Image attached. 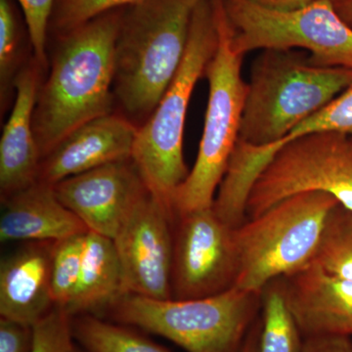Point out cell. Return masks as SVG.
<instances>
[{"instance_id":"6da1fadb","label":"cell","mask_w":352,"mask_h":352,"mask_svg":"<svg viewBox=\"0 0 352 352\" xmlns=\"http://www.w3.org/2000/svg\"><path fill=\"white\" fill-rule=\"evenodd\" d=\"M124 9L58 36L50 76L39 85L34 111L41 160L78 126L113 113L115 46Z\"/></svg>"},{"instance_id":"7a4b0ae2","label":"cell","mask_w":352,"mask_h":352,"mask_svg":"<svg viewBox=\"0 0 352 352\" xmlns=\"http://www.w3.org/2000/svg\"><path fill=\"white\" fill-rule=\"evenodd\" d=\"M195 6L192 0H143L124 9L113 91L127 119L145 122L168 91L186 53Z\"/></svg>"},{"instance_id":"3957f363","label":"cell","mask_w":352,"mask_h":352,"mask_svg":"<svg viewBox=\"0 0 352 352\" xmlns=\"http://www.w3.org/2000/svg\"><path fill=\"white\" fill-rule=\"evenodd\" d=\"M352 87V69L317 66L305 51L266 50L252 63L240 140L270 146Z\"/></svg>"},{"instance_id":"277c9868","label":"cell","mask_w":352,"mask_h":352,"mask_svg":"<svg viewBox=\"0 0 352 352\" xmlns=\"http://www.w3.org/2000/svg\"><path fill=\"white\" fill-rule=\"evenodd\" d=\"M217 41L212 0H200L192 12L188 43L179 71L154 112L138 126L132 162L149 191L170 208L176 190L189 175L183 135L190 98L214 56Z\"/></svg>"},{"instance_id":"5b68a950","label":"cell","mask_w":352,"mask_h":352,"mask_svg":"<svg viewBox=\"0 0 352 352\" xmlns=\"http://www.w3.org/2000/svg\"><path fill=\"white\" fill-rule=\"evenodd\" d=\"M340 205L320 192L298 194L234 228L236 288L261 293L271 282L314 263L330 212Z\"/></svg>"},{"instance_id":"8992f818","label":"cell","mask_w":352,"mask_h":352,"mask_svg":"<svg viewBox=\"0 0 352 352\" xmlns=\"http://www.w3.org/2000/svg\"><path fill=\"white\" fill-rule=\"evenodd\" d=\"M217 21V50L206 69L208 101L194 168L173 198L175 217L212 208L215 194L239 140L247 82L243 57L234 50L230 27L220 0H212Z\"/></svg>"},{"instance_id":"52a82bcc","label":"cell","mask_w":352,"mask_h":352,"mask_svg":"<svg viewBox=\"0 0 352 352\" xmlns=\"http://www.w3.org/2000/svg\"><path fill=\"white\" fill-rule=\"evenodd\" d=\"M261 293L233 287L194 300L126 295L112 308L116 319L157 333L187 352H240Z\"/></svg>"},{"instance_id":"ba28073f","label":"cell","mask_w":352,"mask_h":352,"mask_svg":"<svg viewBox=\"0 0 352 352\" xmlns=\"http://www.w3.org/2000/svg\"><path fill=\"white\" fill-rule=\"evenodd\" d=\"M230 27L234 50H302L317 66L352 69V28L332 0L278 10L251 0H220Z\"/></svg>"},{"instance_id":"9c48e42d","label":"cell","mask_w":352,"mask_h":352,"mask_svg":"<svg viewBox=\"0 0 352 352\" xmlns=\"http://www.w3.org/2000/svg\"><path fill=\"white\" fill-rule=\"evenodd\" d=\"M309 192L329 194L352 210V136L316 131L285 143L252 185L247 219Z\"/></svg>"},{"instance_id":"30bf717a","label":"cell","mask_w":352,"mask_h":352,"mask_svg":"<svg viewBox=\"0 0 352 352\" xmlns=\"http://www.w3.org/2000/svg\"><path fill=\"white\" fill-rule=\"evenodd\" d=\"M176 219L173 298H208L233 288L239 271L234 228L222 221L212 207Z\"/></svg>"},{"instance_id":"8fae6325","label":"cell","mask_w":352,"mask_h":352,"mask_svg":"<svg viewBox=\"0 0 352 352\" xmlns=\"http://www.w3.org/2000/svg\"><path fill=\"white\" fill-rule=\"evenodd\" d=\"M173 208L147 191L124 220L113 244L119 254L126 295L173 298L175 234Z\"/></svg>"},{"instance_id":"7c38bea8","label":"cell","mask_w":352,"mask_h":352,"mask_svg":"<svg viewBox=\"0 0 352 352\" xmlns=\"http://www.w3.org/2000/svg\"><path fill=\"white\" fill-rule=\"evenodd\" d=\"M53 188L59 201L82 220L88 231L112 240L149 191L131 159L72 176Z\"/></svg>"},{"instance_id":"4fadbf2b","label":"cell","mask_w":352,"mask_h":352,"mask_svg":"<svg viewBox=\"0 0 352 352\" xmlns=\"http://www.w3.org/2000/svg\"><path fill=\"white\" fill-rule=\"evenodd\" d=\"M138 126L109 113L72 131L39 164L38 182L56 183L115 162L131 160Z\"/></svg>"},{"instance_id":"5bb4252c","label":"cell","mask_w":352,"mask_h":352,"mask_svg":"<svg viewBox=\"0 0 352 352\" xmlns=\"http://www.w3.org/2000/svg\"><path fill=\"white\" fill-rule=\"evenodd\" d=\"M300 333L352 335V281L335 276L318 264L278 279Z\"/></svg>"},{"instance_id":"9a60e30c","label":"cell","mask_w":352,"mask_h":352,"mask_svg":"<svg viewBox=\"0 0 352 352\" xmlns=\"http://www.w3.org/2000/svg\"><path fill=\"white\" fill-rule=\"evenodd\" d=\"M36 61L20 69L14 82L12 111L0 139L1 200L38 182L41 157L34 131V111L39 87Z\"/></svg>"},{"instance_id":"2e32d148","label":"cell","mask_w":352,"mask_h":352,"mask_svg":"<svg viewBox=\"0 0 352 352\" xmlns=\"http://www.w3.org/2000/svg\"><path fill=\"white\" fill-rule=\"evenodd\" d=\"M52 244L29 243L2 258L1 318L32 327L55 307L50 277Z\"/></svg>"},{"instance_id":"e0dca14e","label":"cell","mask_w":352,"mask_h":352,"mask_svg":"<svg viewBox=\"0 0 352 352\" xmlns=\"http://www.w3.org/2000/svg\"><path fill=\"white\" fill-rule=\"evenodd\" d=\"M1 201L2 243H56L88 231L82 220L59 201L52 185L38 182Z\"/></svg>"},{"instance_id":"ac0fdd59","label":"cell","mask_w":352,"mask_h":352,"mask_svg":"<svg viewBox=\"0 0 352 352\" xmlns=\"http://www.w3.org/2000/svg\"><path fill=\"white\" fill-rule=\"evenodd\" d=\"M124 296L122 264L113 241L87 231L80 284L66 311L69 315L90 314L112 309Z\"/></svg>"},{"instance_id":"d6986e66","label":"cell","mask_w":352,"mask_h":352,"mask_svg":"<svg viewBox=\"0 0 352 352\" xmlns=\"http://www.w3.org/2000/svg\"><path fill=\"white\" fill-rule=\"evenodd\" d=\"M261 305L263 324L259 352H302L300 329L287 305L278 279L261 292Z\"/></svg>"},{"instance_id":"ffe728a7","label":"cell","mask_w":352,"mask_h":352,"mask_svg":"<svg viewBox=\"0 0 352 352\" xmlns=\"http://www.w3.org/2000/svg\"><path fill=\"white\" fill-rule=\"evenodd\" d=\"M314 263L352 281V210L340 204L329 214Z\"/></svg>"},{"instance_id":"44dd1931","label":"cell","mask_w":352,"mask_h":352,"mask_svg":"<svg viewBox=\"0 0 352 352\" xmlns=\"http://www.w3.org/2000/svg\"><path fill=\"white\" fill-rule=\"evenodd\" d=\"M73 335L89 352H168L136 333L85 314L74 324Z\"/></svg>"},{"instance_id":"7402d4cb","label":"cell","mask_w":352,"mask_h":352,"mask_svg":"<svg viewBox=\"0 0 352 352\" xmlns=\"http://www.w3.org/2000/svg\"><path fill=\"white\" fill-rule=\"evenodd\" d=\"M85 234L53 243L51 250V289L55 307L67 308L73 302L80 284Z\"/></svg>"},{"instance_id":"603a6c76","label":"cell","mask_w":352,"mask_h":352,"mask_svg":"<svg viewBox=\"0 0 352 352\" xmlns=\"http://www.w3.org/2000/svg\"><path fill=\"white\" fill-rule=\"evenodd\" d=\"M143 0H56L50 22V31L63 36L98 16L126 8Z\"/></svg>"},{"instance_id":"cb8c5ba5","label":"cell","mask_w":352,"mask_h":352,"mask_svg":"<svg viewBox=\"0 0 352 352\" xmlns=\"http://www.w3.org/2000/svg\"><path fill=\"white\" fill-rule=\"evenodd\" d=\"M20 31L17 16L10 0H0V94L1 102L14 88L19 74Z\"/></svg>"},{"instance_id":"d4e9b609","label":"cell","mask_w":352,"mask_h":352,"mask_svg":"<svg viewBox=\"0 0 352 352\" xmlns=\"http://www.w3.org/2000/svg\"><path fill=\"white\" fill-rule=\"evenodd\" d=\"M316 131H337L352 136V87L298 124L280 142L283 145L293 139Z\"/></svg>"},{"instance_id":"484cf974","label":"cell","mask_w":352,"mask_h":352,"mask_svg":"<svg viewBox=\"0 0 352 352\" xmlns=\"http://www.w3.org/2000/svg\"><path fill=\"white\" fill-rule=\"evenodd\" d=\"M69 316L64 308L55 307L34 324L30 352H69L74 346Z\"/></svg>"},{"instance_id":"4316f807","label":"cell","mask_w":352,"mask_h":352,"mask_svg":"<svg viewBox=\"0 0 352 352\" xmlns=\"http://www.w3.org/2000/svg\"><path fill=\"white\" fill-rule=\"evenodd\" d=\"M27 25L32 54L41 69L47 65L46 41L50 32V22L56 0H18Z\"/></svg>"},{"instance_id":"83f0119b","label":"cell","mask_w":352,"mask_h":352,"mask_svg":"<svg viewBox=\"0 0 352 352\" xmlns=\"http://www.w3.org/2000/svg\"><path fill=\"white\" fill-rule=\"evenodd\" d=\"M32 340V327L8 319L0 320V352H30Z\"/></svg>"},{"instance_id":"f1b7e54d","label":"cell","mask_w":352,"mask_h":352,"mask_svg":"<svg viewBox=\"0 0 352 352\" xmlns=\"http://www.w3.org/2000/svg\"><path fill=\"white\" fill-rule=\"evenodd\" d=\"M302 352H352V342L344 336H314L305 338Z\"/></svg>"},{"instance_id":"f546056e","label":"cell","mask_w":352,"mask_h":352,"mask_svg":"<svg viewBox=\"0 0 352 352\" xmlns=\"http://www.w3.org/2000/svg\"><path fill=\"white\" fill-rule=\"evenodd\" d=\"M251 1L268 8L278 9V10H293L320 0H251Z\"/></svg>"},{"instance_id":"4dcf8cb0","label":"cell","mask_w":352,"mask_h":352,"mask_svg":"<svg viewBox=\"0 0 352 352\" xmlns=\"http://www.w3.org/2000/svg\"><path fill=\"white\" fill-rule=\"evenodd\" d=\"M261 326L258 324L252 328L251 332L245 337L240 352H259V335Z\"/></svg>"},{"instance_id":"1f68e13d","label":"cell","mask_w":352,"mask_h":352,"mask_svg":"<svg viewBox=\"0 0 352 352\" xmlns=\"http://www.w3.org/2000/svg\"><path fill=\"white\" fill-rule=\"evenodd\" d=\"M336 11L352 28V0H333Z\"/></svg>"},{"instance_id":"d6a6232c","label":"cell","mask_w":352,"mask_h":352,"mask_svg":"<svg viewBox=\"0 0 352 352\" xmlns=\"http://www.w3.org/2000/svg\"><path fill=\"white\" fill-rule=\"evenodd\" d=\"M69 352H78V351H76V349H75V346H73V347H72L71 351H69Z\"/></svg>"},{"instance_id":"836d02e7","label":"cell","mask_w":352,"mask_h":352,"mask_svg":"<svg viewBox=\"0 0 352 352\" xmlns=\"http://www.w3.org/2000/svg\"><path fill=\"white\" fill-rule=\"evenodd\" d=\"M192 1L195 2V3H197V2L200 1V0H192Z\"/></svg>"}]
</instances>
